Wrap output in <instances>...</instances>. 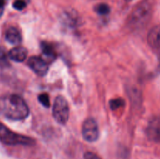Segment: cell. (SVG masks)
<instances>
[{
    "mask_svg": "<svg viewBox=\"0 0 160 159\" xmlns=\"http://www.w3.org/2000/svg\"><path fill=\"white\" fill-rule=\"evenodd\" d=\"M26 101L17 94H6L0 98V115L11 120H23L29 115Z\"/></svg>",
    "mask_w": 160,
    "mask_h": 159,
    "instance_id": "1",
    "label": "cell"
},
{
    "mask_svg": "<svg viewBox=\"0 0 160 159\" xmlns=\"http://www.w3.org/2000/svg\"><path fill=\"white\" fill-rule=\"evenodd\" d=\"M0 141L4 144L9 145V146H16V145L32 146L35 144V140L33 138L12 132L1 122H0Z\"/></svg>",
    "mask_w": 160,
    "mask_h": 159,
    "instance_id": "2",
    "label": "cell"
},
{
    "mask_svg": "<svg viewBox=\"0 0 160 159\" xmlns=\"http://www.w3.org/2000/svg\"><path fill=\"white\" fill-rule=\"evenodd\" d=\"M150 6L148 3L143 2L139 4L131 12L129 18V25L133 28L142 26L149 17Z\"/></svg>",
    "mask_w": 160,
    "mask_h": 159,
    "instance_id": "3",
    "label": "cell"
},
{
    "mask_svg": "<svg viewBox=\"0 0 160 159\" xmlns=\"http://www.w3.org/2000/svg\"><path fill=\"white\" fill-rule=\"evenodd\" d=\"M52 115L55 120L60 125H65L70 116V108L67 100L62 96H58L54 101Z\"/></svg>",
    "mask_w": 160,
    "mask_h": 159,
    "instance_id": "4",
    "label": "cell"
},
{
    "mask_svg": "<svg viewBox=\"0 0 160 159\" xmlns=\"http://www.w3.org/2000/svg\"><path fill=\"white\" fill-rule=\"evenodd\" d=\"M82 136L88 142H95L98 140L99 130L97 122L94 118H88L82 125Z\"/></svg>",
    "mask_w": 160,
    "mask_h": 159,
    "instance_id": "5",
    "label": "cell"
},
{
    "mask_svg": "<svg viewBox=\"0 0 160 159\" xmlns=\"http://www.w3.org/2000/svg\"><path fill=\"white\" fill-rule=\"evenodd\" d=\"M28 66L32 70L34 73L40 76H43L48 73V63L42 58L38 56H32L28 61Z\"/></svg>",
    "mask_w": 160,
    "mask_h": 159,
    "instance_id": "6",
    "label": "cell"
},
{
    "mask_svg": "<svg viewBox=\"0 0 160 159\" xmlns=\"http://www.w3.org/2000/svg\"><path fill=\"white\" fill-rule=\"evenodd\" d=\"M148 138L155 142H160V118H153L148 123L146 129Z\"/></svg>",
    "mask_w": 160,
    "mask_h": 159,
    "instance_id": "7",
    "label": "cell"
},
{
    "mask_svg": "<svg viewBox=\"0 0 160 159\" xmlns=\"http://www.w3.org/2000/svg\"><path fill=\"white\" fill-rule=\"evenodd\" d=\"M9 58L11 60L17 62H22L27 59L28 56V50L24 47H16L11 49L8 52Z\"/></svg>",
    "mask_w": 160,
    "mask_h": 159,
    "instance_id": "8",
    "label": "cell"
},
{
    "mask_svg": "<svg viewBox=\"0 0 160 159\" xmlns=\"http://www.w3.org/2000/svg\"><path fill=\"white\" fill-rule=\"evenodd\" d=\"M148 42L154 49H160V25L153 27L148 33Z\"/></svg>",
    "mask_w": 160,
    "mask_h": 159,
    "instance_id": "9",
    "label": "cell"
},
{
    "mask_svg": "<svg viewBox=\"0 0 160 159\" xmlns=\"http://www.w3.org/2000/svg\"><path fill=\"white\" fill-rule=\"evenodd\" d=\"M5 37L6 40L12 45H19L22 41L21 34L19 30L14 26H10L6 30Z\"/></svg>",
    "mask_w": 160,
    "mask_h": 159,
    "instance_id": "10",
    "label": "cell"
},
{
    "mask_svg": "<svg viewBox=\"0 0 160 159\" xmlns=\"http://www.w3.org/2000/svg\"><path fill=\"white\" fill-rule=\"evenodd\" d=\"M41 48H42V51L45 55L48 56V57L51 58L52 59L56 58V50H55V48L52 44L47 43V42H42V45H41Z\"/></svg>",
    "mask_w": 160,
    "mask_h": 159,
    "instance_id": "11",
    "label": "cell"
},
{
    "mask_svg": "<svg viewBox=\"0 0 160 159\" xmlns=\"http://www.w3.org/2000/svg\"><path fill=\"white\" fill-rule=\"evenodd\" d=\"M8 59H9V55L6 49L3 47H0V65L2 67L8 66L9 65Z\"/></svg>",
    "mask_w": 160,
    "mask_h": 159,
    "instance_id": "12",
    "label": "cell"
},
{
    "mask_svg": "<svg viewBox=\"0 0 160 159\" xmlns=\"http://www.w3.org/2000/svg\"><path fill=\"white\" fill-rule=\"evenodd\" d=\"M125 104L124 100L122 99V98H116V99H112L109 101V106H110V108L112 111H115L117 109L123 107Z\"/></svg>",
    "mask_w": 160,
    "mask_h": 159,
    "instance_id": "13",
    "label": "cell"
},
{
    "mask_svg": "<svg viewBox=\"0 0 160 159\" xmlns=\"http://www.w3.org/2000/svg\"><path fill=\"white\" fill-rule=\"evenodd\" d=\"M95 11H96L97 13L100 14V15H106L110 12V8L107 4L102 3V4L98 5L95 7Z\"/></svg>",
    "mask_w": 160,
    "mask_h": 159,
    "instance_id": "14",
    "label": "cell"
},
{
    "mask_svg": "<svg viewBox=\"0 0 160 159\" xmlns=\"http://www.w3.org/2000/svg\"><path fill=\"white\" fill-rule=\"evenodd\" d=\"M38 101L41 104L45 107L48 108L50 106V101H49V96L48 94L43 93L38 95Z\"/></svg>",
    "mask_w": 160,
    "mask_h": 159,
    "instance_id": "15",
    "label": "cell"
},
{
    "mask_svg": "<svg viewBox=\"0 0 160 159\" xmlns=\"http://www.w3.org/2000/svg\"><path fill=\"white\" fill-rule=\"evenodd\" d=\"M27 4L24 0H15L12 4V6L17 10H23L26 7Z\"/></svg>",
    "mask_w": 160,
    "mask_h": 159,
    "instance_id": "16",
    "label": "cell"
},
{
    "mask_svg": "<svg viewBox=\"0 0 160 159\" xmlns=\"http://www.w3.org/2000/svg\"><path fill=\"white\" fill-rule=\"evenodd\" d=\"M84 159H101L97 154H94L92 152H86L84 154Z\"/></svg>",
    "mask_w": 160,
    "mask_h": 159,
    "instance_id": "17",
    "label": "cell"
},
{
    "mask_svg": "<svg viewBox=\"0 0 160 159\" xmlns=\"http://www.w3.org/2000/svg\"><path fill=\"white\" fill-rule=\"evenodd\" d=\"M5 5H6V0H0V17L2 16L3 10H4Z\"/></svg>",
    "mask_w": 160,
    "mask_h": 159,
    "instance_id": "18",
    "label": "cell"
},
{
    "mask_svg": "<svg viewBox=\"0 0 160 159\" xmlns=\"http://www.w3.org/2000/svg\"><path fill=\"white\" fill-rule=\"evenodd\" d=\"M127 2H130V1H131V0H126Z\"/></svg>",
    "mask_w": 160,
    "mask_h": 159,
    "instance_id": "19",
    "label": "cell"
}]
</instances>
